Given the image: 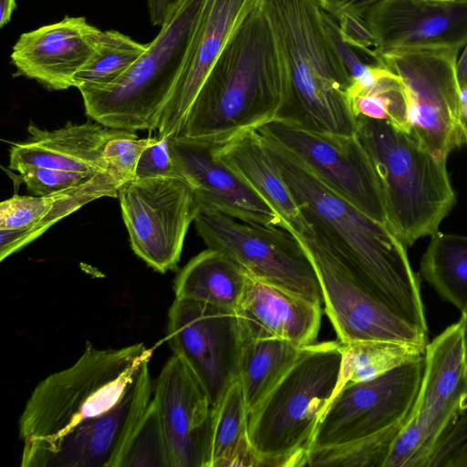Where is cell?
<instances>
[{
  "label": "cell",
  "mask_w": 467,
  "mask_h": 467,
  "mask_svg": "<svg viewBox=\"0 0 467 467\" xmlns=\"http://www.w3.org/2000/svg\"><path fill=\"white\" fill-rule=\"evenodd\" d=\"M182 0H147L150 22L162 26Z\"/></svg>",
  "instance_id": "cell-41"
},
{
  "label": "cell",
  "mask_w": 467,
  "mask_h": 467,
  "mask_svg": "<svg viewBox=\"0 0 467 467\" xmlns=\"http://www.w3.org/2000/svg\"><path fill=\"white\" fill-rule=\"evenodd\" d=\"M379 1L381 0H320V5L333 18L341 13H349L362 17Z\"/></svg>",
  "instance_id": "cell-40"
},
{
  "label": "cell",
  "mask_w": 467,
  "mask_h": 467,
  "mask_svg": "<svg viewBox=\"0 0 467 467\" xmlns=\"http://www.w3.org/2000/svg\"><path fill=\"white\" fill-rule=\"evenodd\" d=\"M462 48L400 47L376 53L375 63L396 75L404 89L409 134L434 157L447 160L465 145L457 62Z\"/></svg>",
  "instance_id": "cell-8"
},
{
  "label": "cell",
  "mask_w": 467,
  "mask_h": 467,
  "mask_svg": "<svg viewBox=\"0 0 467 467\" xmlns=\"http://www.w3.org/2000/svg\"><path fill=\"white\" fill-rule=\"evenodd\" d=\"M235 312L243 342L280 338L303 348L318 337L320 305L252 276Z\"/></svg>",
  "instance_id": "cell-22"
},
{
  "label": "cell",
  "mask_w": 467,
  "mask_h": 467,
  "mask_svg": "<svg viewBox=\"0 0 467 467\" xmlns=\"http://www.w3.org/2000/svg\"><path fill=\"white\" fill-rule=\"evenodd\" d=\"M205 2L182 0L146 52L118 80L106 88L80 93L87 115L112 129H157Z\"/></svg>",
  "instance_id": "cell-7"
},
{
  "label": "cell",
  "mask_w": 467,
  "mask_h": 467,
  "mask_svg": "<svg viewBox=\"0 0 467 467\" xmlns=\"http://www.w3.org/2000/svg\"><path fill=\"white\" fill-rule=\"evenodd\" d=\"M149 46L116 30L101 31L92 55L74 77V87L82 93L113 84Z\"/></svg>",
  "instance_id": "cell-30"
},
{
  "label": "cell",
  "mask_w": 467,
  "mask_h": 467,
  "mask_svg": "<svg viewBox=\"0 0 467 467\" xmlns=\"http://www.w3.org/2000/svg\"><path fill=\"white\" fill-rule=\"evenodd\" d=\"M361 18L375 37V53L427 46L462 49L467 42V0H381Z\"/></svg>",
  "instance_id": "cell-19"
},
{
  "label": "cell",
  "mask_w": 467,
  "mask_h": 467,
  "mask_svg": "<svg viewBox=\"0 0 467 467\" xmlns=\"http://www.w3.org/2000/svg\"><path fill=\"white\" fill-rule=\"evenodd\" d=\"M183 179L170 150L169 137H159L156 142L147 147L140 155L136 179L147 178Z\"/></svg>",
  "instance_id": "cell-37"
},
{
  "label": "cell",
  "mask_w": 467,
  "mask_h": 467,
  "mask_svg": "<svg viewBox=\"0 0 467 467\" xmlns=\"http://www.w3.org/2000/svg\"><path fill=\"white\" fill-rule=\"evenodd\" d=\"M358 135L379 175L388 223L407 245L438 232L456 202L447 160L386 120L358 117Z\"/></svg>",
  "instance_id": "cell-6"
},
{
  "label": "cell",
  "mask_w": 467,
  "mask_h": 467,
  "mask_svg": "<svg viewBox=\"0 0 467 467\" xmlns=\"http://www.w3.org/2000/svg\"><path fill=\"white\" fill-rule=\"evenodd\" d=\"M124 130L108 128L87 121L68 122L54 130H42L29 124L28 138L13 143L9 150V168L38 166L96 174L107 171L103 150L107 142Z\"/></svg>",
  "instance_id": "cell-23"
},
{
  "label": "cell",
  "mask_w": 467,
  "mask_h": 467,
  "mask_svg": "<svg viewBox=\"0 0 467 467\" xmlns=\"http://www.w3.org/2000/svg\"><path fill=\"white\" fill-rule=\"evenodd\" d=\"M119 467H171L157 403L150 400L133 431Z\"/></svg>",
  "instance_id": "cell-33"
},
{
  "label": "cell",
  "mask_w": 467,
  "mask_h": 467,
  "mask_svg": "<svg viewBox=\"0 0 467 467\" xmlns=\"http://www.w3.org/2000/svg\"><path fill=\"white\" fill-rule=\"evenodd\" d=\"M257 130L297 156L362 213L389 225L379 175L358 134L317 131L280 119Z\"/></svg>",
  "instance_id": "cell-13"
},
{
  "label": "cell",
  "mask_w": 467,
  "mask_h": 467,
  "mask_svg": "<svg viewBox=\"0 0 467 467\" xmlns=\"http://www.w3.org/2000/svg\"><path fill=\"white\" fill-rule=\"evenodd\" d=\"M250 275L222 251L207 248L192 257L174 282L175 298L234 309Z\"/></svg>",
  "instance_id": "cell-25"
},
{
  "label": "cell",
  "mask_w": 467,
  "mask_h": 467,
  "mask_svg": "<svg viewBox=\"0 0 467 467\" xmlns=\"http://www.w3.org/2000/svg\"><path fill=\"white\" fill-rule=\"evenodd\" d=\"M342 343L303 347L287 371L249 414L256 466H306L318 425L339 381Z\"/></svg>",
  "instance_id": "cell-4"
},
{
  "label": "cell",
  "mask_w": 467,
  "mask_h": 467,
  "mask_svg": "<svg viewBox=\"0 0 467 467\" xmlns=\"http://www.w3.org/2000/svg\"><path fill=\"white\" fill-rule=\"evenodd\" d=\"M153 391L145 373L113 410L66 432L24 441L22 467H119L126 445Z\"/></svg>",
  "instance_id": "cell-16"
},
{
  "label": "cell",
  "mask_w": 467,
  "mask_h": 467,
  "mask_svg": "<svg viewBox=\"0 0 467 467\" xmlns=\"http://www.w3.org/2000/svg\"><path fill=\"white\" fill-rule=\"evenodd\" d=\"M101 30L85 17L61 21L23 33L13 47L17 72L49 89L74 87V77L92 55Z\"/></svg>",
  "instance_id": "cell-20"
},
{
  "label": "cell",
  "mask_w": 467,
  "mask_h": 467,
  "mask_svg": "<svg viewBox=\"0 0 467 467\" xmlns=\"http://www.w3.org/2000/svg\"><path fill=\"white\" fill-rule=\"evenodd\" d=\"M171 156L199 206L241 222L284 229L277 213L215 153L216 144L169 136Z\"/></svg>",
  "instance_id": "cell-18"
},
{
  "label": "cell",
  "mask_w": 467,
  "mask_h": 467,
  "mask_svg": "<svg viewBox=\"0 0 467 467\" xmlns=\"http://www.w3.org/2000/svg\"><path fill=\"white\" fill-rule=\"evenodd\" d=\"M157 140L139 139L135 131L124 130L105 145L103 159L106 171L121 184L136 179V169L141 153Z\"/></svg>",
  "instance_id": "cell-34"
},
{
  "label": "cell",
  "mask_w": 467,
  "mask_h": 467,
  "mask_svg": "<svg viewBox=\"0 0 467 467\" xmlns=\"http://www.w3.org/2000/svg\"><path fill=\"white\" fill-rule=\"evenodd\" d=\"M310 256L337 340L428 344L427 333L383 303L314 232L298 238Z\"/></svg>",
  "instance_id": "cell-11"
},
{
  "label": "cell",
  "mask_w": 467,
  "mask_h": 467,
  "mask_svg": "<svg viewBox=\"0 0 467 467\" xmlns=\"http://www.w3.org/2000/svg\"><path fill=\"white\" fill-rule=\"evenodd\" d=\"M171 467H211L215 409L185 363L176 355L163 366L153 388Z\"/></svg>",
  "instance_id": "cell-17"
},
{
  "label": "cell",
  "mask_w": 467,
  "mask_h": 467,
  "mask_svg": "<svg viewBox=\"0 0 467 467\" xmlns=\"http://www.w3.org/2000/svg\"><path fill=\"white\" fill-rule=\"evenodd\" d=\"M467 452V410L445 433L433 451L427 467H453Z\"/></svg>",
  "instance_id": "cell-38"
},
{
  "label": "cell",
  "mask_w": 467,
  "mask_h": 467,
  "mask_svg": "<svg viewBox=\"0 0 467 467\" xmlns=\"http://www.w3.org/2000/svg\"><path fill=\"white\" fill-rule=\"evenodd\" d=\"M118 198L133 252L160 273L176 268L199 209L192 186L180 178L134 179Z\"/></svg>",
  "instance_id": "cell-12"
},
{
  "label": "cell",
  "mask_w": 467,
  "mask_h": 467,
  "mask_svg": "<svg viewBox=\"0 0 467 467\" xmlns=\"http://www.w3.org/2000/svg\"><path fill=\"white\" fill-rule=\"evenodd\" d=\"M194 223L207 248L223 252L250 276L323 304L314 264L301 241L288 231L241 222L202 206Z\"/></svg>",
  "instance_id": "cell-10"
},
{
  "label": "cell",
  "mask_w": 467,
  "mask_h": 467,
  "mask_svg": "<svg viewBox=\"0 0 467 467\" xmlns=\"http://www.w3.org/2000/svg\"><path fill=\"white\" fill-rule=\"evenodd\" d=\"M356 115L386 120L409 134L408 107L399 78L382 67L374 85L352 99Z\"/></svg>",
  "instance_id": "cell-32"
},
{
  "label": "cell",
  "mask_w": 467,
  "mask_h": 467,
  "mask_svg": "<svg viewBox=\"0 0 467 467\" xmlns=\"http://www.w3.org/2000/svg\"><path fill=\"white\" fill-rule=\"evenodd\" d=\"M457 77L461 89L467 88V42L458 57Z\"/></svg>",
  "instance_id": "cell-42"
},
{
  "label": "cell",
  "mask_w": 467,
  "mask_h": 467,
  "mask_svg": "<svg viewBox=\"0 0 467 467\" xmlns=\"http://www.w3.org/2000/svg\"><path fill=\"white\" fill-rule=\"evenodd\" d=\"M453 467H467V452L455 462Z\"/></svg>",
  "instance_id": "cell-45"
},
{
  "label": "cell",
  "mask_w": 467,
  "mask_h": 467,
  "mask_svg": "<svg viewBox=\"0 0 467 467\" xmlns=\"http://www.w3.org/2000/svg\"><path fill=\"white\" fill-rule=\"evenodd\" d=\"M455 1H461V0H455Z\"/></svg>",
  "instance_id": "cell-46"
},
{
  "label": "cell",
  "mask_w": 467,
  "mask_h": 467,
  "mask_svg": "<svg viewBox=\"0 0 467 467\" xmlns=\"http://www.w3.org/2000/svg\"><path fill=\"white\" fill-rule=\"evenodd\" d=\"M426 346L385 340L342 344L341 369L336 393L348 384L373 379L424 358Z\"/></svg>",
  "instance_id": "cell-29"
},
{
  "label": "cell",
  "mask_w": 467,
  "mask_h": 467,
  "mask_svg": "<svg viewBox=\"0 0 467 467\" xmlns=\"http://www.w3.org/2000/svg\"><path fill=\"white\" fill-rule=\"evenodd\" d=\"M423 370L424 358L341 388L318 425L311 451L342 446L403 422L416 400Z\"/></svg>",
  "instance_id": "cell-14"
},
{
  "label": "cell",
  "mask_w": 467,
  "mask_h": 467,
  "mask_svg": "<svg viewBox=\"0 0 467 467\" xmlns=\"http://www.w3.org/2000/svg\"><path fill=\"white\" fill-rule=\"evenodd\" d=\"M459 321L461 323L462 327L463 355L465 365L467 368V309L462 312V317Z\"/></svg>",
  "instance_id": "cell-44"
},
{
  "label": "cell",
  "mask_w": 467,
  "mask_h": 467,
  "mask_svg": "<svg viewBox=\"0 0 467 467\" xmlns=\"http://www.w3.org/2000/svg\"><path fill=\"white\" fill-rule=\"evenodd\" d=\"M272 25L285 74L275 119L317 131L356 135L351 78L323 19L320 0H260Z\"/></svg>",
  "instance_id": "cell-3"
},
{
  "label": "cell",
  "mask_w": 467,
  "mask_h": 467,
  "mask_svg": "<svg viewBox=\"0 0 467 467\" xmlns=\"http://www.w3.org/2000/svg\"><path fill=\"white\" fill-rule=\"evenodd\" d=\"M151 355L143 343L104 349L87 343L72 366L36 385L19 420L20 438L59 435L113 410L149 372Z\"/></svg>",
  "instance_id": "cell-5"
},
{
  "label": "cell",
  "mask_w": 467,
  "mask_h": 467,
  "mask_svg": "<svg viewBox=\"0 0 467 467\" xmlns=\"http://www.w3.org/2000/svg\"><path fill=\"white\" fill-rule=\"evenodd\" d=\"M262 137L314 232L383 303L428 332L419 277L403 242L388 224L372 219L332 190L294 153Z\"/></svg>",
  "instance_id": "cell-1"
},
{
  "label": "cell",
  "mask_w": 467,
  "mask_h": 467,
  "mask_svg": "<svg viewBox=\"0 0 467 467\" xmlns=\"http://www.w3.org/2000/svg\"><path fill=\"white\" fill-rule=\"evenodd\" d=\"M323 19L328 36L351 78L350 98L352 100L374 85L381 67L364 60L361 57L362 55L342 38L337 23L324 9Z\"/></svg>",
  "instance_id": "cell-35"
},
{
  "label": "cell",
  "mask_w": 467,
  "mask_h": 467,
  "mask_svg": "<svg viewBox=\"0 0 467 467\" xmlns=\"http://www.w3.org/2000/svg\"><path fill=\"white\" fill-rule=\"evenodd\" d=\"M167 339L215 409L239 378L244 342L235 310L175 298L168 313Z\"/></svg>",
  "instance_id": "cell-15"
},
{
  "label": "cell",
  "mask_w": 467,
  "mask_h": 467,
  "mask_svg": "<svg viewBox=\"0 0 467 467\" xmlns=\"http://www.w3.org/2000/svg\"><path fill=\"white\" fill-rule=\"evenodd\" d=\"M420 271L441 298L462 312L467 309V235L433 234Z\"/></svg>",
  "instance_id": "cell-27"
},
{
  "label": "cell",
  "mask_w": 467,
  "mask_h": 467,
  "mask_svg": "<svg viewBox=\"0 0 467 467\" xmlns=\"http://www.w3.org/2000/svg\"><path fill=\"white\" fill-rule=\"evenodd\" d=\"M466 410L467 368L458 321L427 344L416 400L384 467H427L440 441Z\"/></svg>",
  "instance_id": "cell-9"
},
{
  "label": "cell",
  "mask_w": 467,
  "mask_h": 467,
  "mask_svg": "<svg viewBox=\"0 0 467 467\" xmlns=\"http://www.w3.org/2000/svg\"><path fill=\"white\" fill-rule=\"evenodd\" d=\"M402 423L342 446L313 450L306 466L384 467Z\"/></svg>",
  "instance_id": "cell-31"
},
{
  "label": "cell",
  "mask_w": 467,
  "mask_h": 467,
  "mask_svg": "<svg viewBox=\"0 0 467 467\" xmlns=\"http://www.w3.org/2000/svg\"><path fill=\"white\" fill-rule=\"evenodd\" d=\"M16 8V0H0V27L9 23Z\"/></svg>",
  "instance_id": "cell-43"
},
{
  "label": "cell",
  "mask_w": 467,
  "mask_h": 467,
  "mask_svg": "<svg viewBox=\"0 0 467 467\" xmlns=\"http://www.w3.org/2000/svg\"><path fill=\"white\" fill-rule=\"evenodd\" d=\"M16 171L19 172L20 179L26 183L27 190L38 196L67 190L88 181L95 175L30 165L19 167Z\"/></svg>",
  "instance_id": "cell-36"
},
{
  "label": "cell",
  "mask_w": 467,
  "mask_h": 467,
  "mask_svg": "<svg viewBox=\"0 0 467 467\" xmlns=\"http://www.w3.org/2000/svg\"><path fill=\"white\" fill-rule=\"evenodd\" d=\"M248 417L238 378L215 408L211 467L256 466L248 439Z\"/></svg>",
  "instance_id": "cell-28"
},
{
  "label": "cell",
  "mask_w": 467,
  "mask_h": 467,
  "mask_svg": "<svg viewBox=\"0 0 467 467\" xmlns=\"http://www.w3.org/2000/svg\"><path fill=\"white\" fill-rule=\"evenodd\" d=\"M215 153L277 213L285 230L297 238L313 231L271 161L257 130L244 131L223 144H216Z\"/></svg>",
  "instance_id": "cell-24"
},
{
  "label": "cell",
  "mask_w": 467,
  "mask_h": 467,
  "mask_svg": "<svg viewBox=\"0 0 467 467\" xmlns=\"http://www.w3.org/2000/svg\"><path fill=\"white\" fill-rule=\"evenodd\" d=\"M337 21L342 38L355 47L373 65L376 58V41L368 26L358 16L341 13L334 18Z\"/></svg>",
  "instance_id": "cell-39"
},
{
  "label": "cell",
  "mask_w": 467,
  "mask_h": 467,
  "mask_svg": "<svg viewBox=\"0 0 467 467\" xmlns=\"http://www.w3.org/2000/svg\"><path fill=\"white\" fill-rule=\"evenodd\" d=\"M302 348L280 338L244 342L239 379L250 414L291 367Z\"/></svg>",
  "instance_id": "cell-26"
},
{
  "label": "cell",
  "mask_w": 467,
  "mask_h": 467,
  "mask_svg": "<svg viewBox=\"0 0 467 467\" xmlns=\"http://www.w3.org/2000/svg\"><path fill=\"white\" fill-rule=\"evenodd\" d=\"M284 98L277 42L259 0L230 36L171 137L223 144L275 120Z\"/></svg>",
  "instance_id": "cell-2"
},
{
  "label": "cell",
  "mask_w": 467,
  "mask_h": 467,
  "mask_svg": "<svg viewBox=\"0 0 467 467\" xmlns=\"http://www.w3.org/2000/svg\"><path fill=\"white\" fill-rule=\"evenodd\" d=\"M259 0H206L173 90L162 109L160 137L175 135L230 36Z\"/></svg>",
  "instance_id": "cell-21"
}]
</instances>
